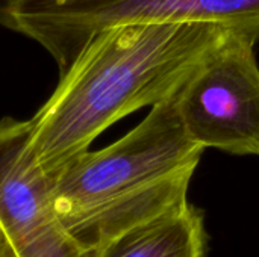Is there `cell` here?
Here are the masks:
<instances>
[{"instance_id":"cell-1","label":"cell","mask_w":259,"mask_h":257,"mask_svg":"<svg viewBox=\"0 0 259 257\" xmlns=\"http://www.w3.org/2000/svg\"><path fill=\"white\" fill-rule=\"evenodd\" d=\"M229 29L208 23H131L94 35L29 120V151L62 171L112 124L173 95Z\"/></svg>"},{"instance_id":"cell-2","label":"cell","mask_w":259,"mask_h":257,"mask_svg":"<svg viewBox=\"0 0 259 257\" xmlns=\"http://www.w3.org/2000/svg\"><path fill=\"white\" fill-rule=\"evenodd\" d=\"M176 92L152 106L124 136L102 150H88L59 176L56 211L88 253L188 201L203 148L181 120Z\"/></svg>"},{"instance_id":"cell-3","label":"cell","mask_w":259,"mask_h":257,"mask_svg":"<svg viewBox=\"0 0 259 257\" xmlns=\"http://www.w3.org/2000/svg\"><path fill=\"white\" fill-rule=\"evenodd\" d=\"M131 23H208L259 41V0H3L0 24L38 42L61 74L99 32Z\"/></svg>"},{"instance_id":"cell-4","label":"cell","mask_w":259,"mask_h":257,"mask_svg":"<svg viewBox=\"0 0 259 257\" xmlns=\"http://www.w3.org/2000/svg\"><path fill=\"white\" fill-rule=\"evenodd\" d=\"M258 41L228 30L176 92L190 138L205 148L259 156Z\"/></svg>"},{"instance_id":"cell-5","label":"cell","mask_w":259,"mask_h":257,"mask_svg":"<svg viewBox=\"0 0 259 257\" xmlns=\"http://www.w3.org/2000/svg\"><path fill=\"white\" fill-rule=\"evenodd\" d=\"M29 120H0V257H90L56 206L59 174L29 151Z\"/></svg>"},{"instance_id":"cell-6","label":"cell","mask_w":259,"mask_h":257,"mask_svg":"<svg viewBox=\"0 0 259 257\" xmlns=\"http://www.w3.org/2000/svg\"><path fill=\"white\" fill-rule=\"evenodd\" d=\"M205 250L203 215L187 201L108 239L90 257H205Z\"/></svg>"}]
</instances>
